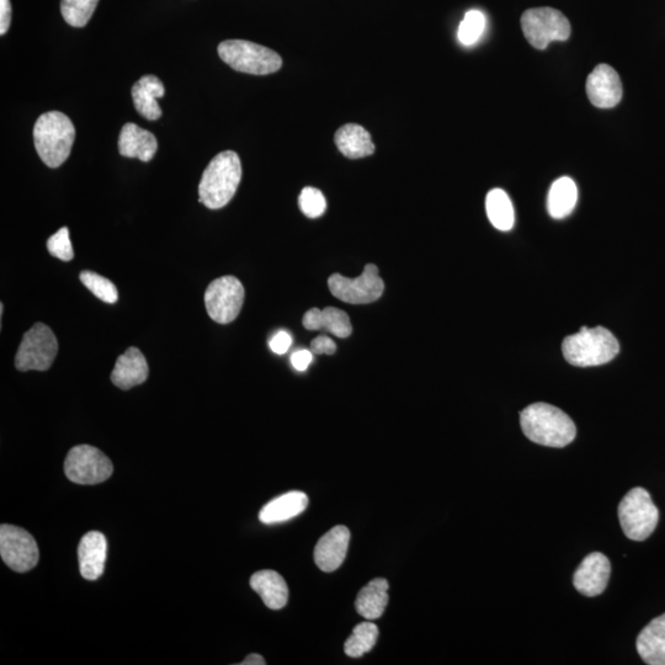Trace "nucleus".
Here are the masks:
<instances>
[{"mask_svg": "<svg viewBox=\"0 0 665 665\" xmlns=\"http://www.w3.org/2000/svg\"><path fill=\"white\" fill-rule=\"evenodd\" d=\"M520 424L532 443L550 448H565L576 439L573 420L560 408L547 403H534L520 413Z\"/></svg>", "mask_w": 665, "mask_h": 665, "instance_id": "obj_1", "label": "nucleus"}, {"mask_svg": "<svg viewBox=\"0 0 665 665\" xmlns=\"http://www.w3.org/2000/svg\"><path fill=\"white\" fill-rule=\"evenodd\" d=\"M242 180V163L233 151L218 153L202 174L199 202L207 209L220 210L236 195Z\"/></svg>", "mask_w": 665, "mask_h": 665, "instance_id": "obj_2", "label": "nucleus"}, {"mask_svg": "<svg viewBox=\"0 0 665 665\" xmlns=\"http://www.w3.org/2000/svg\"><path fill=\"white\" fill-rule=\"evenodd\" d=\"M76 129L71 119L60 111H50L37 119L34 141L41 161L50 168L61 167L71 154Z\"/></svg>", "mask_w": 665, "mask_h": 665, "instance_id": "obj_3", "label": "nucleus"}, {"mask_svg": "<svg viewBox=\"0 0 665 665\" xmlns=\"http://www.w3.org/2000/svg\"><path fill=\"white\" fill-rule=\"evenodd\" d=\"M562 350L569 364L589 367L610 363L619 354L620 345L608 329L583 327L565 339Z\"/></svg>", "mask_w": 665, "mask_h": 665, "instance_id": "obj_4", "label": "nucleus"}, {"mask_svg": "<svg viewBox=\"0 0 665 665\" xmlns=\"http://www.w3.org/2000/svg\"><path fill=\"white\" fill-rule=\"evenodd\" d=\"M218 56L234 71L266 76L278 72L283 60L273 50L246 40H228L218 45Z\"/></svg>", "mask_w": 665, "mask_h": 665, "instance_id": "obj_5", "label": "nucleus"}, {"mask_svg": "<svg viewBox=\"0 0 665 665\" xmlns=\"http://www.w3.org/2000/svg\"><path fill=\"white\" fill-rule=\"evenodd\" d=\"M622 530L632 541H645L656 530L659 510L645 488L631 489L619 505Z\"/></svg>", "mask_w": 665, "mask_h": 665, "instance_id": "obj_6", "label": "nucleus"}, {"mask_svg": "<svg viewBox=\"0 0 665 665\" xmlns=\"http://www.w3.org/2000/svg\"><path fill=\"white\" fill-rule=\"evenodd\" d=\"M521 29L526 40L537 50H545L552 41H566L571 36V23L553 8L526 10L521 17Z\"/></svg>", "mask_w": 665, "mask_h": 665, "instance_id": "obj_7", "label": "nucleus"}, {"mask_svg": "<svg viewBox=\"0 0 665 665\" xmlns=\"http://www.w3.org/2000/svg\"><path fill=\"white\" fill-rule=\"evenodd\" d=\"M58 353L55 333L45 323H35L24 334L15 356V367L21 372L49 370Z\"/></svg>", "mask_w": 665, "mask_h": 665, "instance_id": "obj_8", "label": "nucleus"}, {"mask_svg": "<svg viewBox=\"0 0 665 665\" xmlns=\"http://www.w3.org/2000/svg\"><path fill=\"white\" fill-rule=\"evenodd\" d=\"M113 472V462L94 446L78 445L68 452L65 473L73 483L93 486L109 480Z\"/></svg>", "mask_w": 665, "mask_h": 665, "instance_id": "obj_9", "label": "nucleus"}, {"mask_svg": "<svg viewBox=\"0 0 665 665\" xmlns=\"http://www.w3.org/2000/svg\"><path fill=\"white\" fill-rule=\"evenodd\" d=\"M328 287L335 299L351 305H367L375 302L385 291V283L380 278L379 268L374 264H367L363 274L355 279L333 274L328 279Z\"/></svg>", "mask_w": 665, "mask_h": 665, "instance_id": "obj_10", "label": "nucleus"}, {"mask_svg": "<svg viewBox=\"0 0 665 665\" xmlns=\"http://www.w3.org/2000/svg\"><path fill=\"white\" fill-rule=\"evenodd\" d=\"M244 287L232 275L212 281L205 292V306L216 323H232L242 311Z\"/></svg>", "mask_w": 665, "mask_h": 665, "instance_id": "obj_11", "label": "nucleus"}, {"mask_svg": "<svg viewBox=\"0 0 665 665\" xmlns=\"http://www.w3.org/2000/svg\"><path fill=\"white\" fill-rule=\"evenodd\" d=\"M0 556L13 571L25 573L39 562V547L28 531L3 524L0 526Z\"/></svg>", "mask_w": 665, "mask_h": 665, "instance_id": "obj_12", "label": "nucleus"}, {"mask_svg": "<svg viewBox=\"0 0 665 665\" xmlns=\"http://www.w3.org/2000/svg\"><path fill=\"white\" fill-rule=\"evenodd\" d=\"M611 574L609 558L600 552L590 553L574 573L573 584L585 597H597L608 587Z\"/></svg>", "mask_w": 665, "mask_h": 665, "instance_id": "obj_13", "label": "nucleus"}, {"mask_svg": "<svg viewBox=\"0 0 665 665\" xmlns=\"http://www.w3.org/2000/svg\"><path fill=\"white\" fill-rule=\"evenodd\" d=\"M587 94L594 106L600 109L614 108L622 99V84L613 67L599 65L589 74Z\"/></svg>", "mask_w": 665, "mask_h": 665, "instance_id": "obj_14", "label": "nucleus"}, {"mask_svg": "<svg viewBox=\"0 0 665 665\" xmlns=\"http://www.w3.org/2000/svg\"><path fill=\"white\" fill-rule=\"evenodd\" d=\"M350 531L343 525L335 526L319 539L315 549V562L323 572L331 573L343 565L347 557Z\"/></svg>", "mask_w": 665, "mask_h": 665, "instance_id": "obj_15", "label": "nucleus"}, {"mask_svg": "<svg viewBox=\"0 0 665 665\" xmlns=\"http://www.w3.org/2000/svg\"><path fill=\"white\" fill-rule=\"evenodd\" d=\"M108 542L99 531H90L82 537L78 547L79 568L82 577L97 581L104 573Z\"/></svg>", "mask_w": 665, "mask_h": 665, "instance_id": "obj_16", "label": "nucleus"}, {"mask_svg": "<svg viewBox=\"0 0 665 665\" xmlns=\"http://www.w3.org/2000/svg\"><path fill=\"white\" fill-rule=\"evenodd\" d=\"M148 374H150V367H148L145 355L141 353L140 349L132 347L117 358L111 381L116 387L127 391L145 383Z\"/></svg>", "mask_w": 665, "mask_h": 665, "instance_id": "obj_17", "label": "nucleus"}, {"mask_svg": "<svg viewBox=\"0 0 665 665\" xmlns=\"http://www.w3.org/2000/svg\"><path fill=\"white\" fill-rule=\"evenodd\" d=\"M157 150V138L150 131L143 130L131 122L122 127L119 137V152L122 157L150 162Z\"/></svg>", "mask_w": 665, "mask_h": 665, "instance_id": "obj_18", "label": "nucleus"}, {"mask_svg": "<svg viewBox=\"0 0 665 665\" xmlns=\"http://www.w3.org/2000/svg\"><path fill=\"white\" fill-rule=\"evenodd\" d=\"M166 89L161 79L156 76H145L133 84L132 99L138 114L150 121L161 119L162 109L157 99L163 98Z\"/></svg>", "mask_w": 665, "mask_h": 665, "instance_id": "obj_19", "label": "nucleus"}, {"mask_svg": "<svg viewBox=\"0 0 665 665\" xmlns=\"http://www.w3.org/2000/svg\"><path fill=\"white\" fill-rule=\"evenodd\" d=\"M250 587L271 610L283 609L289 600V588L285 579L270 569L254 573L250 578Z\"/></svg>", "mask_w": 665, "mask_h": 665, "instance_id": "obj_20", "label": "nucleus"}, {"mask_svg": "<svg viewBox=\"0 0 665 665\" xmlns=\"http://www.w3.org/2000/svg\"><path fill=\"white\" fill-rule=\"evenodd\" d=\"M302 323L307 331L324 329V331L342 339L350 337L353 333V326H351L347 313L334 307L324 308L323 311L312 308L303 316Z\"/></svg>", "mask_w": 665, "mask_h": 665, "instance_id": "obj_21", "label": "nucleus"}, {"mask_svg": "<svg viewBox=\"0 0 665 665\" xmlns=\"http://www.w3.org/2000/svg\"><path fill=\"white\" fill-rule=\"evenodd\" d=\"M637 652L649 665H665V614L652 620L637 637Z\"/></svg>", "mask_w": 665, "mask_h": 665, "instance_id": "obj_22", "label": "nucleus"}, {"mask_svg": "<svg viewBox=\"0 0 665 665\" xmlns=\"http://www.w3.org/2000/svg\"><path fill=\"white\" fill-rule=\"evenodd\" d=\"M308 497L302 492H289L271 500L260 510L259 519L264 524H278L305 512Z\"/></svg>", "mask_w": 665, "mask_h": 665, "instance_id": "obj_23", "label": "nucleus"}, {"mask_svg": "<svg viewBox=\"0 0 665 665\" xmlns=\"http://www.w3.org/2000/svg\"><path fill=\"white\" fill-rule=\"evenodd\" d=\"M334 140L343 156L350 159L369 157L375 152L370 133L360 125L347 124L340 127Z\"/></svg>", "mask_w": 665, "mask_h": 665, "instance_id": "obj_24", "label": "nucleus"}, {"mask_svg": "<svg viewBox=\"0 0 665 665\" xmlns=\"http://www.w3.org/2000/svg\"><path fill=\"white\" fill-rule=\"evenodd\" d=\"M388 588L390 585L383 578H376L365 585L356 598V611L366 620L380 619L388 604Z\"/></svg>", "mask_w": 665, "mask_h": 665, "instance_id": "obj_25", "label": "nucleus"}, {"mask_svg": "<svg viewBox=\"0 0 665 665\" xmlns=\"http://www.w3.org/2000/svg\"><path fill=\"white\" fill-rule=\"evenodd\" d=\"M578 201V189L571 178L563 177L552 184L549 199H547V210L555 220H562L572 214Z\"/></svg>", "mask_w": 665, "mask_h": 665, "instance_id": "obj_26", "label": "nucleus"}, {"mask_svg": "<svg viewBox=\"0 0 665 665\" xmlns=\"http://www.w3.org/2000/svg\"><path fill=\"white\" fill-rule=\"evenodd\" d=\"M489 221L499 231L507 232L514 226V207L509 196L502 189L489 191L486 199Z\"/></svg>", "mask_w": 665, "mask_h": 665, "instance_id": "obj_27", "label": "nucleus"}, {"mask_svg": "<svg viewBox=\"0 0 665 665\" xmlns=\"http://www.w3.org/2000/svg\"><path fill=\"white\" fill-rule=\"evenodd\" d=\"M380 632L374 622L366 621L355 627L344 645V652L351 658L363 657L376 645Z\"/></svg>", "mask_w": 665, "mask_h": 665, "instance_id": "obj_28", "label": "nucleus"}, {"mask_svg": "<svg viewBox=\"0 0 665 665\" xmlns=\"http://www.w3.org/2000/svg\"><path fill=\"white\" fill-rule=\"evenodd\" d=\"M99 0H62L63 19L73 28H84L98 7Z\"/></svg>", "mask_w": 665, "mask_h": 665, "instance_id": "obj_29", "label": "nucleus"}, {"mask_svg": "<svg viewBox=\"0 0 665 665\" xmlns=\"http://www.w3.org/2000/svg\"><path fill=\"white\" fill-rule=\"evenodd\" d=\"M81 281L99 300L106 303H116L119 300V292H117L116 286L104 276L93 273V271H82Z\"/></svg>", "mask_w": 665, "mask_h": 665, "instance_id": "obj_30", "label": "nucleus"}, {"mask_svg": "<svg viewBox=\"0 0 665 665\" xmlns=\"http://www.w3.org/2000/svg\"><path fill=\"white\" fill-rule=\"evenodd\" d=\"M484 28H486L484 15L480 10H470L460 24L459 40L461 44L465 46L475 45L481 39Z\"/></svg>", "mask_w": 665, "mask_h": 665, "instance_id": "obj_31", "label": "nucleus"}, {"mask_svg": "<svg viewBox=\"0 0 665 665\" xmlns=\"http://www.w3.org/2000/svg\"><path fill=\"white\" fill-rule=\"evenodd\" d=\"M300 209L308 218L321 217L327 209V201L321 190L307 186L299 198Z\"/></svg>", "mask_w": 665, "mask_h": 665, "instance_id": "obj_32", "label": "nucleus"}, {"mask_svg": "<svg viewBox=\"0 0 665 665\" xmlns=\"http://www.w3.org/2000/svg\"><path fill=\"white\" fill-rule=\"evenodd\" d=\"M47 249H49L52 257L63 260V262H71L74 258V252L67 227L61 228L60 231L49 238Z\"/></svg>", "mask_w": 665, "mask_h": 665, "instance_id": "obj_33", "label": "nucleus"}, {"mask_svg": "<svg viewBox=\"0 0 665 665\" xmlns=\"http://www.w3.org/2000/svg\"><path fill=\"white\" fill-rule=\"evenodd\" d=\"M311 351L316 355H333L337 351V345H335L331 338L321 335V337L312 340Z\"/></svg>", "mask_w": 665, "mask_h": 665, "instance_id": "obj_34", "label": "nucleus"}, {"mask_svg": "<svg viewBox=\"0 0 665 665\" xmlns=\"http://www.w3.org/2000/svg\"><path fill=\"white\" fill-rule=\"evenodd\" d=\"M292 338L287 332H279L270 339L269 347L275 354L283 355L291 348Z\"/></svg>", "mask_w": 665, "mask_h": 665, "instance_id": "obj_35", "label": "nucleus"}, {"mask_svg": "<svg viewBox=\"0 0 665 665\" xmlns=\"http://www.w3.org/2000/svg\"><path fill=\"white\" fill-rule=\"evenodd\" d=\"M313 361V353L310 350H299L291 356V364L297 371H306Z\"/></svg>", "mask_w": 665, "mask_h": 665, "instance_id": "obj_36", "label": "nucleus"}, {"mask_svg": "<svg viewBox=\"0 0 665 665\" xmlns=\"http://www.w3.org/2000/svg\"><path fill=\"white\" fill-rule=\"evenodd\" d=\"M12 24V3L10 0H0V35L7 34Z\"/></svg>", "mask_w": 665, "mask_h": 665, "instance_id": "obj_37", "label": "nucleus"}, {"mask_svg": "<svg viewBox=\"0 0 665 665\" xmlns=\"http://www.w3.org/2000/svg\"><path fill=\"white\" fill-rule=\"evenodd\" d=\"M265 659L260 656V654L253 653L249 654V656L244 659V661L241 663V665H265Z\"/></svg>", "mask_w": 665, "mask_h": 665, "instance_id": "obj_38", "label": "nucleus"}]
</instances>
